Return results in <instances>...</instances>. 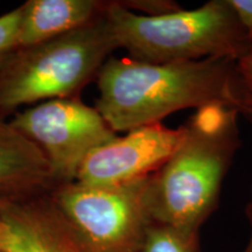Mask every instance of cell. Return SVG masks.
I'll list each match as a JSON object with an SVG mask.
<instances>
[{
  "instance_id": "15",
  "label": "cell",
  "mask_w": 252,
  "mask_h": 252,
  "mask_svg": "<svg viewBox=\"0 0 252 252\" xmlns=\"http://www.w3.org/2000/svg\"><path fill=\"white\" fill-rule=\"evenodd\" d=\"M238 112L239 115L242 113V115H244L245 117L249 118L252 122V106L251 105H241L238 108ZM247 214L251 223V236H250V239H249V243L247 247H245L243 252H252V200L247 209Z\"/></svg>"
},
{
  "instance_id": "8",
  "label": "cell",
  "mask_w": 252,
  "mask_h": 252,
  "mask_svg": "<svg viewBox=\"0 0 252 252\" xmlns=\"http://www.w3.org/2000/svg\"><path fill=\"white\" fill-rule=\"evenodd\" d=\"M6 252H86L48 194L0 202Z\"/></svg>"
},
{
  "instance_id": "1",
  "label": "cell",
  "mask_w": 252,
  "mask_h": 252,
  "mask_svg": "<svg viewBox=\"0 0 252 252\" xmlns=\"http://www.w3.org/2000/svg\"><path fill=\"white\" fill-rule=\"evenodd\" d=\"M96 81L99 94L94 108L116 133L159 124L185 109L222 104L237 110L232 59L154 64L111 56Z\"/></svg>"
},
{
  "instance_id": "10",
  "label": "cell",
  "mask_w": 252,
  "mask_h": 252,
  "mask_svg": "<svg viewBox=\"0 0 252 252\" xmlns=\"http://www.w3.org/2000/svg\"><path fill=\"white\" fill-rule=\"evenodd\" d=\"M108 1L28 0L21 6L17 47L36 45L81 28L98 17Z\"/></svg>"
},
{
  "instance_id": "13",
  "label": "cell",
  "mask_w": 252,
  "mask_h": 252,
  "mask_svg": "<svg viewBox=\"0 0 252 252\" xmlns=\"http://www.w3.org/2000/svg\"><path fill=\"white\" fill-rule=\"evenodd\" d=\"M21 6L0 15V55L17 47Z\"/></svg>"
},
{
  "instance_id": "11",
  "label": "cell",
  "mask_w": 252,
  "mask_h": 252,
  "mask_svg": "<svg viewBox=\"0 0 252 252\" xmlns=\"http://www.w3.org/2000/svg\"><path fill=\"white\" fill-rule=\"evenodd\" d=\"M140 252H201L200 231L153 223Z\"/></svg>"
},
{
  "instance_id": "5",
  "label": "cell",
  "mask_w": 252,
  "mask_h": 252,
  "mask_svg": "<svg viewBox=\"0 0 252 252\" xmlns=\"http://www.w3.org/2000/svg\"><path fill=\"white\" fill-rule=\"evenodd\" d=\"M150 178L118 186L72 181L48 195L86 252H140L154 223L147 203Z\"/></svg>"
},
{
  "instance_id": "2",
  "label": "cell",
  "mask_w": 252,
  "mask_h": 252,
  "mask_svg": "<svg viewBox=\"0 0 252 252\" xmlns=\"http://www.w3.org/2000/svg\"><path fill=\"white\" fill-rule=\"evenodd\" d=\"M239 112L214 104L196 110L184 125L180 145L147 187L154 223L200 231L215 212L220 188L242 146Z\"/></svg>"
},
{
  "instance_id": "16",
  "label": "cell",
  "mask_w": 252,
  "mask_h": 252,
  "mask_svg": "<svg viewBox=\"0 0 252 252\" xmlns=\"http://www.w3.org/2000/svg\"><path fill=\"white\" fill-rule=\"evenodd\" d=\"M0 252H6L4 245V226H2L1 215H0Z\"/></svg>"
},
{
  "instance_id": "6",
  "label": "cell",
  "mask_w": 252,
  "mask_h": 252,
  "mask_svg": "<svg viewBox=\"0 0 252 252\" xmlns=\"http://www.w3.org/2000/svg\"><path fill=\"white\" fill-rule=\"evenodd\" d=\"M9 122L45 156L55 187L76 180L89 154L118 135L80 97L37 103Z\"/></svg>"
},
{
  "instance_id": "4",
  "label": "cell",
  "mask_w": 252,
  "mask_h": 252,
  "mask_svg": "<svg viewBox=\"0 0 252 252\" xmlns=\"http://www.w3.org/2000/svg\"><path fill=\"white\" fill-rule=\"evenodd\" d=\"M106 17L118 48L137 61L165 63L210 58L237 60L249 39L229 0H210L201 7L145 15L108 1Z\"/></svg>"
},
{
  "instance_id": "7",
  "label": "cell",
  "mask_w": 252,
  "mask_h": 252,
  "mask_svg": "<svg viewBox=\"0 0 252 252\" xmlns=\"http://www.w3.org/2000/svg\"><path fill=\"white\" fill-rule=\"evenodd\" d=\"M185 135L162 124L149 125L117 135L89 154L76 180L89 186H118L152 175L165 165Z\"/></svg>"
},
{
  "instance_id": "12",
  "label": "cell",
  "mask_w": 252,
  "mask_h": 252,
  "mask_svg": "<svg viewBox=\"0 0 252 252\" xmlns=\"http://www.w3.org/2000/svg\"><path fill=\"white\" fill-rule=\"evenodd\" d=\"M236 81H237L238 103L241 105L252 106V41L247 49L236 60Z\"/></svg>"
},
{
  "instance_id": "3",
  "label": "cell",
  "mask_w": 252,
  "mask_h": 252,
  "mask_svg": "<svg viewBox=\"0 0 252 252\" xmlns=\"http://www.w3.org/2000/svg\"><path fill=\"white\" fill-rule=\"evenodd\" d=\"M105 9L86 26L0 55L1 117L33 103L80 97L118 49Z\"/></svg>"
},
{
  "instance_id": "9",
  "label": "cell",
  "mask_w": 252,
  "mask_h": 252,
  "mask_svg": "<svg viewBox=\"0 0 252 252\" xmlns=\"http://www.w3.org/2000/svg\"><path fill=\"white\" fill-rule=\"evenodd\" d=\"M54 187L45 156L0 116V202L41 196Z\"/></svg>"
},
{
  "instance_id": "14",
  "label": "cell",
  "mask_w": 252,
  "mask_h": 252,
  "mask_svg": "<svg viewBox=\"0 0 252 252\" xmlns=\"http://www.w3.org/2000/svg\"><path fill=\"white\" fill-rule=\"evenodd\" d=\"M237 14L239 23L247 33L249 42L252 41V0H229Z\"/></svg>"
}]
</instances>
